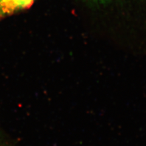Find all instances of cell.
Segmentation results:
<instances>
[{"label": "cell", "instance_id": "obj_1", "mask_svg": "<svg viewBox=\"0 0 146 146\" xmlns=\"http://www.w3.org/2000/svg\"><path fill=\"white\" fill-rule=\"evenodd\" d=\"M33 2L34 0H0V13L10 14L28 8Z\"/></svg>", "mask_w": 146, "mask_h": 146}]
</instances>
